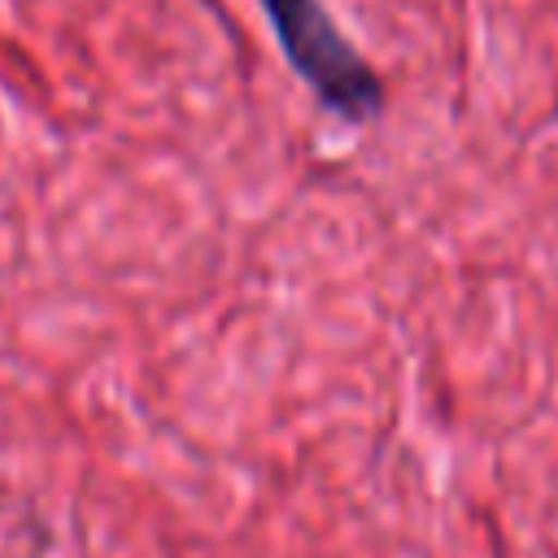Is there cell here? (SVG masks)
I'll use <instances>...</instances> for the list:
<instances>
[{"instance_id": "6da1fadb", "label": "cell", "mask_w": 558, "mask_h": 558, "mask_svg": "<svg viewBox=\"0 0 558 558\" xmlns=\"http://www.w3.org/2000/svg\"><path fill=\"white\" fill-rule=\"evenodd\" d=\"M262 17L288 61V70L310 87V96L349 126H366L384 113V74L357 52L344 26L323 0H257Z\"/></svg>"}]
</instances>
